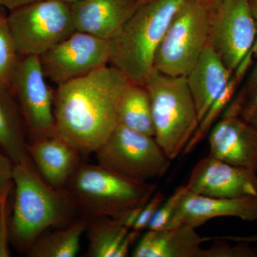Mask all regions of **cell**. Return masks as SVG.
<instances>
[{
    "label": "cell",
    "mask_w": 257,
    "mask_h": 257,
    "mask_svg": "<svg viewBox=\"0 0 257 257\" xmlns=\"http://www.w3.org/2000/svg\"><path fill=\"white\" fill-rule=\"evenodd\" d=\"M111 55L110 40L76 31L40 60L46 78L60 85L108 65Z\"/></svg>",
    "instance_id": "11"
},
{
    "label": "cell",
    "mask_w": 257,
    "mask_h": 257,
    "mask_svg": "<svg viewBox=\"0 0 257 257\" xmlns=\"http://www.w3.org/2000/svg\"><path fill=\"white\" fill-rule=\"evenodd\" d=\"M14 164L9 157L0 150V207L8 201V196L13 186Z\"/></svg>",
    "instance_id": "28"
},
{
    "label": "cell",
    "mask_w": 257,
    "mask_h": 257,
    "mask_svg": "<svg viewBox=\"0 0 257 257\" xmlns=\"http://www.w3.org/2000/svg\"><path fill=\"white\" fill-rule=\"evenodd\" d=\"M144 85L151 101L154 138L167 158L175 160L199 124L187 77L166 75L154 69Z\"/></svg>",
    "instance_id": "5"
},
{
    "label": "cell",
    "mask_w": 257,
    "mask_h": 257,
    "mask_svg": "<svg viewBox=\"0 0 257 257\" xmlns=\"http://www.w3.org/2000/svg\"><path fill=\"white\" fill-rule=\"evenodd\" d=\"M94 154L99 165L140 182L165 175L171 163L155 138L119 124Z\"/></svg>",
    "instance_id": "8"
},
{
    "label": "cell",
    "mask_w": 257,
    "mask_h": 257,
    "mask_svg": "<svg viewBox=\"0 0 257 257\" xmlns=\"http://www.w3.org/2000/svg\"><path fill=\"white\" fill-rule=\"evenodd\" d=\"M87 218H78L72 224L50 229L40 235L28 251L31 257H74L80 248L81 239L87 229Z\"/></svg>",
    "instance_id": "21"
},
{
    "label": "cell",
    "mask_w": 257,
    "mask_h": 257,
    "mask_svg": "<svg viewBox=\"0 0 257 257\" xmlns=\"http://www.w3.org/2000/svg\"><path fill=\"white\" fill-rule=\"evenodd\" d=\"M7 15L0 16V87L10 89L20 56L8 26Z\"/></svg>",
    "instance_id": "24"
},
{
    "label": "cell",
    "mask_w": 257,
    "mask_h": 257,
    "mask_svg": "<svg viewBox=\"0 0 257 257\" xmlns=\"http://www.w3.org/2000/svg\"><path fill=\"white\" fill-rule=\"evenodd\" d=\"M131 229L120 219L98 217L89 219L87 229L89 257H116L121 243Z\"/></svg>",
    "instance_id": "22"
},
{
    "label": "cell",
    "mask_w": 257,
    "mask_h": 257,
    "mask_svg": "<svg viewBox=\"0 0 257 257\" xmlns=\"http://www.w3.org/2000/svg\"><path fill=\"white\" fill-rule=\"evenodd\" d=\"M128 81L110 64L57 85L55 134L83 155L94 153L118 124L117 106Z\"/></svg>",
    "instance_id": "1"
},
{
    "label": "cell",
    "mask_w": 257,
    "mask_h": 257,
    "mask_svg": "<svg viewBox=\"0 0 257 257\" xmlns=\"http://www.w3.org/2000/svg\"><path fill=\"white\" fill-rule=\"evenodd\" d=\"M209 42L229 70L234 72L256 37L248 0H219L209 5Z\"/></svg>",
    "instance_id": "10"
},
{
    "label": "cell",
    "mask_w": 257,
    "mask_h": 257,
    "mask_svg": "<svg viewBox=\"0 0 257 257\" xmlns=\"http://www.w3.org/2000/svg\"><path fill=\"white\" fill-rule=\"evenodd\" d=\"M28 131L23 115L10 89L0 87V150L15 165L30 159Z\"/></svg>",
    "instance_id": "19"
},
{
    "label": "cell",
    "mask_w": 257,
    "mask_h": 257,
    "mask_svg": "<svg viewBox=\"0 0 257 257\" xmlns=\"http://www.w3.org/2000/svg\"><path fill=\"white\" fill-rule=\"evenodd\" d=\"M62 1L69 3V4H72V3H77V2L79 1H82V0H62Z\"/></svg>",
    "instance_id": "36"
},
{
    "label": "cell",
    "mask_w": 257,
    "mask_h": 257,
    "mask_svg": "<svg viewBox=\"0 0 257 257\" xmlns=\"http://www.w3.org/2000/svg\"><path fill=\"white\" fill-rule=\"evenodd\" d=\"M188 191V187L186 184L179 186L170 197L165 199L149 224L148 229H166L175 216L182 199Z\"/></svg>",
    "instance_id": "26"
},
{
    "label": "cell",
    "mask_w": 257,
    "mask_h": 257,
    "mask_svg": "<svg viewBox=\"0 0 257 257\" xmlns=\"http://www.w3.org/2000/svg\"><path fill=\"white\" fill-rule=\"evenodd\" d=\"M225 216L257 221V196L223 199L206 197L188 191L167 228L181 224L197 228L211 219Z\"/></svg>",
    "instance_id": "14"
},
{
    "label": "cell",
    "mask_w": 257,
    "mask_h": 257,
    "mask_svg": "<svg viewBox=\"0 0 257 257\" xmlns=\"http://www.w3.org/2000/svg\"><path fill=\"white\" fill-rule=\"evenodd\" d=\"M46 79L40 57H20L10 90L23 115L29 143L55 134V92Z\"/></svg>",
    "instance_id": "9"
},
{
    "label": "cell",
    "mask_w": 257,
    "mask_h": 257,
    "mask_svg": "<svg viewBox=\"0 0 257 257\" xmlns=\"http://www.w3.org/2000/svg\"><path fill=\"white\" fill-rule=\"evenodd\" d=\"M226 239L230 240V241H236L237 243H251L257 242V235L256 236H222V237H207L208 241H210L211 239Z\"/></svg>",
    "instance_id": "31"
},
{
    "label": "cell",
    "mask_w": 257,
    "mask_h": 257,
    "mask_svg": "<svg viewBox=\"0 0 257 257\" xmlns=\"http://www.w3.org/2000/svg\"><path fill=\"white\" fill-rule=\"evenodd\" d=\"M192 0H147L110 40L109 64L128 82L145 84L154 69L155 52L172 19Z\"/></svg>",
    "instance_id": "3"
},
{
    "label": "cell",
    "mask_w": 257,
    "mask_h": 257,
    "mask_svg": "<svg viewBox=\"0 0 257 257\" xmlns=\"http://www.w3.org/2000/svg\"><path fill=\"white\" fill-rule=\"evenodd\" d=\"M246 74L238 70H235L231 76L229 83L224 88V90L213 101L212 104L207 109V112L199 121V126L194 133L190 141L184 149L182 155H187L192 152L199 143L210 133L211 128L216 124V121L221 117L224 111L226 110L230 102L234 99L236 93Z\"/></svg>",
    "instance_id": "23"
},
{
    "label": "cell",
    "mask_w": 257,
    "mask_h": 257,
    "mask_svg": "<svg viewBox=\"0 0 257 257\" xmlns=\"http://www.w3.org/2000/svg\"><path fill=\"white\" fill-rule=\"evenodd\" d=\"M165 199V195L163 193L155 192L150 198V200L144 206L131 230L140 234L144 230L148 229L149 224L151 222L154 216Z\"/></svg>",
    "instance_id": "27"
},
{
    "label": "cell",
    "mask_w": 257,
    "mask_h": 257,
    "mask_svg": "<svg viewBox=\"0 0 257 257\" xmlns=\"http://www.w3.org/2000/svg\"><path fill=\"white\" fill-rule=\"evenodd\" d=\"M199 2L203 3L207 6L212 5L213 3H216V2L219 1V0H199Z\"/></svg>",
    "instance_id": "34"
},
{
    "label": "cell",
    "mask_w": 257,
    "mask_h": 257,
    "mask_svg": "<svg viewBox=\"0 0 257 257\" xmlns=\"http://www.w3.org/2000/svg\"><path fill=\"white\" fill-rule=\"evenodd\" d=\"M234 72L224 65L208 43L186 77L199 121L213 101L224 90Z\"/></svg>",
    "instance_id": "18"
},
{
    "label": "cell",
    "mask_w": 257,
    "mask_h": 257,
    "mask_svg": "<svg viewBox=\"0 0 257 257\" xmlns=\"http://www.w3.org/2000/svg\"><path fill=\"white\" fill-rule=\"evenodd\" d=\"M36 1L39 0H0V5L8 11H11L23 5Z\"/></svg>",
    "instance_id": "30"
},
{
    "label": "cell",
    "mask_w": 257,
    "mask_h": 257,
    "mask_svg": "<svg viewBox=\"0 0 257 257\" xmlns=\"http://www.w3.org/2000/svg\"><path fill=\"white\" fill-rule=\"evenodd\" d=\"M157 186L123 177L103 166L82 162L66 189L73 198L79 216L87 219H121L128 211L143 207Z\"/></svg>",
    "instance_id": "4"
},
{
    "label": "cell",
    "mask_w": 257,
    "mask_h": 257,
    "mask_svg": "<svg viewBox=\"0 0 257 257\" xmlns=\"http://www.w3.org/2000/svg\"><path fill=\"white\" fill-rule=\"evenodd\" d=\"M209 8L192 0L177 12L154 59V69L172 77H187L209 42Z\"/></svg>",
    "instance_id": "7"
},
{
    "label": "cell",
    "mask_w": 257,
    "mask_h": 257,
    "mask_svg": "<svg viewBox=\"0 0 257 257\" xmlns=\"http://www.w3.org/2000/svg\"><path fill=\"white\" fill-rule=\"evenodd\" d=\"M8 26L20 57L41 56L76 32L71 4L39 0L9 11Z\"/></svg>",
    "instance_id": "6"
},
{
    "label": "cell",
    "mask_w": 257,
    "mask_h": 257,
    "mask_svg": "<svg viewBox=\"0 0 257 257\" xmlns=\"http://www.w3.org/2000/svg\"><path fill=\"white\" fill-rule=\"evenodd\" d=\"M28 150L37 172L56 189H66L82 162V154L56 134L30 142Z\"/></svg>",
    "instance_id": "16"
},
{
    "label": "cell",
    "mask_w": 257,
    "mask_h": 257,
    "mask_svg": "<svg viewBox=\"0 0 257 257\" xmlns=\"http://www.w3.org/2000/svg\"><path fill=\"white\" fill-rule=\"evenodd\" d=\"M209 156L257 174V130L243 119L234 97L209 133Z\"/></svg>",
    "instance_id": "12"
},
{
    "label": "cell",
    "mask_w": 257,
    "mask_h": 257,
    "mask_svg": "<svg viewBox=\"0 0 257 257\" xmlns=\"http://www.w3.org/2000/svg\"><path fill=\"white\" fill-rule=\"evenodd\" d=\"M248 5L250 13L252 15L255 25H256L257 35V0H248Z\"/></svg>",
    "instance_id": "32"
},
{
    "label": "cell",
    "mask_w": 257,
    "mask_h": 257,
    "mask_svg": "<svg viewBox=\"0 0 257 257\" xmlns=\"http://www.w3.org/2000/svg\"><path fill=\"white\" fill-rule=\"evenodd\" d=\"M234 99L239 116L257 130V64Z\"/></svg>",
    "instance_id": "25"
},
{
    "label": "cell",
    "mask_w": 257,
    "mask_h": 257,
    "mask_svg": "<svg viewBox=\"0 0 257 257\" xmlns=\"http://www.w3.org/2000/svg\"><path fill=\"white\" fill-rule=\"evenodd\" d=\"M7 11H8V10L5 9V8H3V6H1V5H0V16H3V15H6Z\"/></svg>",
    "instance_id": "35"
},
{
    "label": "cell",
    "mask_w": 257,
    "mask_h": 257,
    "mask_svg": "<svg viewBox=\"0 0 257 257\" xmlns=\"http://www.w3.org/2000/svg\"><path fill=\"white\" fill-rule=\"evenodd\" d=\"M139 2H140L141 3H145V2L147 1V0H138Z\"/></svg>",
    "instance_id": "37"
},
{
    "label": "cell",
    "mask_w": 257,
    "mask_h": 257,
    "mask_svg": "<svg viewBox=\"0 0 257 257\" xmlns=\"http://www.w3.org/2000/svg\"><path fill=\"white\" fill-rule=\"evenodd\" d=\"M248 56L252 57L253 60H256L257 59V35L255 41L253 42L252 47H251V50L247 54Z\"/></svg>",
    "instance_id": "33"
},
{
    "label": "cell",
    "mask_w": 257,
    "mask_h": 257,
    "mask_svg": "<svg viewBox=\"0 0 257 257\" xmlns=\"http://www.w3.org/2000/svg\"><path fill=\"white\" fill-rule=\"evenodd\" d=\"M7 202L0 207V257L9 256L8 248V226L7 223Z\"/></svg>",
    "instance_id": "29"
},
{
    "label": "cell",
    "mask_w": 257,
    "mask_h": 257,
    "mask_svg": "<svg viewBox=\"0 0 257 257\" xmlns=\"http://www.w3.org/2000/svg\"><path fill=\"white\" fill-rule=\"evenodd\" d=\"M118 124L138 133L155 137L151 101L143 84L128 82L119 97Z\"/></svg>",
    "instance_id": "20"
},
{
    "label": "cell",
    "mask_w": 257,
    "mask_h": 257,
    "mask_svg": "<svg viewBox=\"0 0 257 257\" xmlns=\"http://www.w3.org/2000/svg\"><path fill=\"white\" fill-rule=\"evenodd\" d=\"M15 196L11 234L28 251L40 235L72 224L80 217L70 193L52 187L42 178L31 159L14 165Z\"/></svg>",
    "instance_id": "2"
},
{
    "label": "cell",
    "mask_w": 257,
    "mask_h": 257,
    "mask_svg": "<svg viewBox=\"0 0 257 257\" xmlns=\"http://www.w3.org/2000/svg\"><path fill=\"white\" fill-rule=\"evenodd\" d=\"M143 3L138 0H82L71 4L76 31L111 40Z\"/></svg>",
    "instance_id": "15"
},
{
    "label": "cell",
    "mask_w": 257,
    "mask_h": 257,
    "mask_svg": "<svg viewBox=\"0 0 257 257\" xmlns=\"http://www.w3.org/2000/svg\"><path fill=\"white\" fill-rule=\"evenodd\" d=\"M204 237L196 228L181 224L161 230L148 229L138 241L134 257H207L202 247Z\"/></svg>",
    "instance_id": "17"
},
{
    "label": "cell",
    "mask_w": 257,
    "mask_h": 257,
    "mask_svg": "<svg viewBox=\"0 0 257 257\" xmlns=\"http://www.w3.org/2000/svg\"><path fill=\"white\" fill-rule=\"evenodd\" d=\"M186 185L190 192L206 197L257 196V174L208 155L194 166Z\"/></svg>",
    "instance_id": "13"
}]
</instances>
